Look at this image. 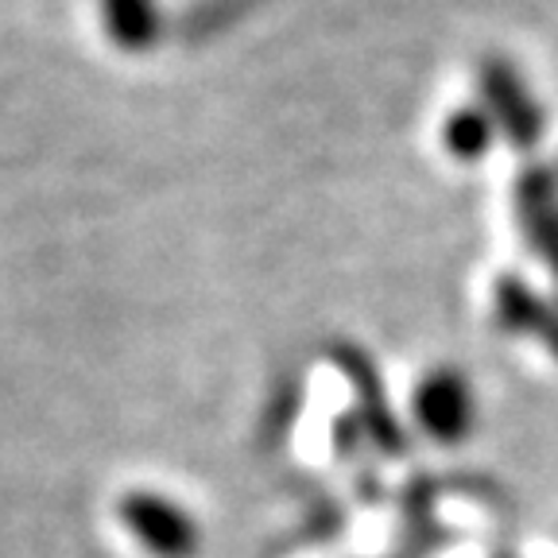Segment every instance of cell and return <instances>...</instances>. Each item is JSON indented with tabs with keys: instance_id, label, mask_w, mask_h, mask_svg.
<instances>
[{
	"instance_id": "2",
	"label": "cell",
	"mask_w": 558,
	"mask_h": 558,
	"mask_svg": "<svg viewBox=\"0 0 558 558\" xmlns=\"http://www.w3.org/2000/svg\"><path fill=\"white\" fill-rule=\"evenodd\" d=\"M105 24L121 47H148L156 35V0H101Z\"/></svg>"
},
{
	"instance_id": "1",
	"label": "cell",
	"mask_w": 558,
	"mask_h": 558,
	"mask_svg": "<svg viewBox=\"0 0 558 558\" xmlns=\"http://www.w3.org/2000/svg\"><path fill=\"white\" fill-rule=\"evenodd\" d=\"M121 523L156 558H191L198 547V527L191 515L156 493H129L121 500Z\"/></svg>"
}]
</instances>
